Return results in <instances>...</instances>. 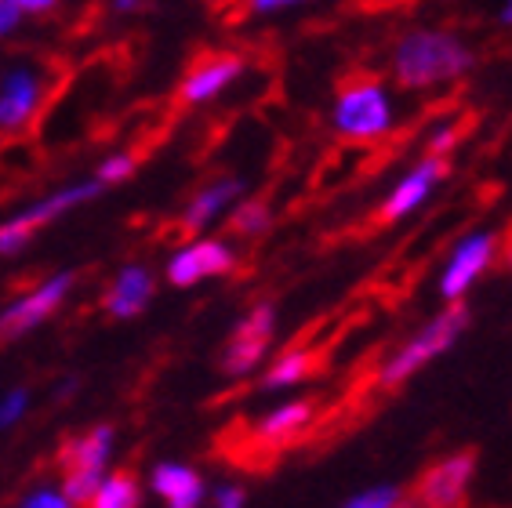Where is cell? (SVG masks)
Instances as JSON below:
<instances>
[{
  "label": "cell",
  "mask_w": 512,
  "mask_h": 508,
  "mask_svg": "<svg viewBox=\"0 0 512 508\" xmlns=\"http://www.w3.org/2000/svg\"><path fill=\"white\" fill-rule=\"evenodd\" d=\"M502 22H505V26H512V0L502 8Z\"/></svg>",
  "instance_id": "4dcf8cb0"
},
{
  "label": "cell",
  "mask_w": 512,
  "mask_h": 508,
  "mask_svg": "<svg viewBox=\"0 0 512 508\" xmlns=\"http://www.w3.org/2000/svg\"><path fill=\"white\" fill-rule=\"evenodd\" d=\"M109 454H113V425H95V429H88L84 436H77V440H69L66 447H62L59 461L62 469H106Z\"/></svg>",
  "instance_id": "9a60e30c"
},
{
  "label": "cell",
  "mask_w": 512,
  "mask_h": 508,
  "mask_svg": "<svg viewBox=\"0 0 512 508\" xmlns=\"http://www.w3.org/2000/svg\"><path fill=\"white\" fill-rule=\"evenodd\" d=\"M15 4H22V11H51L59 0H15Z\"/></svg>",
  "instance_id": "f1b7e54d"
},
{
  "label": "cell",
  "mask_w": 512,
  "mask_h": 508,
  "mask_svg": "<svg viewBox=\"0 0 512 508\" xmlns=\"http://www.w3.org/2000/svg\"><path fill=\"white\" fill-rule=\"evenodd\" d=\"M465 320H469L465 305L462 302H451L444 313L433 316V320L425 323L422 331L414 334L404 349L393 352V360H389L382 371H378V385H382V389H396V385H404L411 374L422 371L425 363H433L440 352L451 349L454 338L465 331Z\"/></svg>",
  "instance_id": "7a4b0ae2"
},
{
  "label": "cell",
  "mask_w": 512,
  "mask_h": 508,
  "mask_svg": "<svg viewBox=\"0 0 512 508\" xmlns=\"http://www.w3.org/2000/svg\"><path fill=\"white\" fill-rule=\"evenodd\" d=\"M138 479L131 472H113V476H102L99 490H95V498L91 505L99 508H135L138 505Z\"/></svg>",
  "instance_id": "d6986e66"
},
{
  "label": "cell",
  "mask_w": 512,
  "mask_h": 508,
  "mask_svg": "<svg viewBox=\"0 0 512 508\" xmlns=\"http://www.w3.org/2000/svg\"><path fill=\"white\" fill-rule=\"evenodd\" d=\"M99 483H102V472L99 469H69L66 472V483H62V494H66L69 505H84V501L95 498Z\"/></svg>",
  "instance_id": "44dd1931"
},
{
  "label": "cell",
  "mask_w": 512,
  "mask_h": 508,
  "mask_svg": "<svg viewBox=\"0 0 512 508\" xmlns=\"http://www.w3.org/2000/svg\"><path fill=\"white\" fill-rule=\"evenodd\" d=\"M22 4H15V0H0V37H8L15 26L22 22Z\"/></svg>",
  "instance_id": "484cf974"
},
{
  "label": "cell",
  "mask_w": 512,
  "mask_h": 508,
  "mask_svg": "<svg viewBox=\"0 0 512 508\" xmlns=\"http://www.w3.org/2000/svg\"><path fill=\"white\" fill-rule=\"evenodd\" d=\"M491 258H494V236L491 233L465 236L462 244L454 247L451 262H447L444 276H440V294H444L447 302H458V298L476 284V276L491 265Z\"/></svg>",
  "instance_id": "ba28073f"
},
{
  "label": "cell",
  "mask_w": 512,
  "mask_h": 508,
  "mask_svg": "<svg viewBox=\"0 0 512 508\" xmlns=\"http://www.w3.org/2000/svg\"><path fill=\"white\" fill-rule=\"evenodd\" d=\"M215 505L218 508H240V505H244V490H240V487H222L215 494Z\"/></svg>",
  "instance_id": "83f0119b"
},
{
  "label": "cell",
  "mask_w": 512,
  "mask_h": 508,
  "mask_svg": "<svg viewBox=\"0 0 512 508\" xmlns=\"http://www.w3.org/2000/svg\"><path fill=\"white\" fill-rule=\"evenodd\" d=\"M149 298H153V276H149L146 265H124L117 280H113V287L106 291V298H102V305H106L109 316L131 320V316L146 309Z\"/></svg>",
  "instance_id": "7c38bea8"
},
{
  "label": "cell",
  "mask_w": 512,
  "mask_h": 508,
  "mask_svg": "<svg viewBox=\"0 0 512 508\" xmlns=\"http://www.w3.org/2000/svg\"><path fill=\"white\" fill-rule=\"evenodd\" d=\"M22 505H26V508H66L69 501H66V494H62V490L40 487V490H33V494H26V498H22Z\"/></svg>",
  "instance_id": "d4e9b609"
},
{
  "label": "cell",
  "mask_w": 512,
  "mask_h": 508,
  "mask_svg": "<svg viewBox=\"0 0 512 508\" xmlns=\"http://www.w3.org/2000/svg\"><path fill=\"white\" fill-rule=\"evenodd\" d=\"M233 262H237V254L229 251V244H222V240H193L189 247L171 254L168 280L175 287H193L200 280H207V276L229 273Z\"/></svg>",
  "instance_id": "52a82bcc"
},
{
  "label": "cell",
  "mask_w": 512,
  "mask_h": 508,
  "mask_svg": "<svg viewBox=\"0 0 512 508\" xmlns=\"http://www.w3.org/2000/svg\"><path fill=\"white\" fill-rule=\"evenodd\" d=\"M454 138H458V127H440V131H436V135H433V142H429V149H433V153H440V157H444L447 149H451Z\"/></svg>",
  "instance_id": "4316f807"
},
{
  "label": "cell",
  "mask_w": 512,
  "mask_h": 508,
  "mask_svg": "<svg viewBox=\"0 0 512 508\" xmlns=\"http://www.w3.org/2000/svg\"><path fill=\"white\" fill-rule=\"evenodd\" d=\"M400 501V490L396 487H375V490H360L356 498H349V508H389Z\"/></svg>",
  "instance_id": "cb8c5ba5"
},
{
  "label": "cell",
  "mask_w": 512,
  "mask_h": 508,
  "mask_svg": "<svg viewBox=\"0 0 512 508\" xmlns=\"http://www.w3.org/2000/svg\"><path fill=\"white\" fill-rule=\"evenodd\" d=\"M142 4H146V0H113V8L117 11H138Z\"/></svg>",
  "instance_id": "f546056e"
},
{
  "label": "cell",
  "mask_w": 512,
  "mask_h": 508,
  "mask_svg": "<svg viewBox=\"0 0 512 508\" xmlns=\"http://www.w3.org/2000/svg\"><path fill=\"white\" fill-rule=\"evenodd\" d=\"M135 167H138L135 153H113V157L99 164L95 178H99L102 186H120V182H128V178L135 175Z\"/></svg>",
  "instance_id": "7402d4cb"
},
{
  "label": "cell",
  "mask_w": 512,
  "mask_h": 508,
  "mask_svg": "<svg viewBox=\"0 0 512 508\" xmlns=\"http://www.w3.org/2000/svg\"><path fill=\"white\" fill-rule=\"evenodd\" d=\"M476 472V454L465 450V454H451L440 465L425 472L422 483H418V501L422 505H458L465 501V490L473 483Z\"/></svg>",
  "instance_id": "9c48e42d"
},
{
  "label": "cell",
  "mask_w": 512,
  "mask_h": 508,
  "mask_svg": "<svg viewBox=\"0 0 512 508\" xmlns=\"http://www.w3.org/2000/svg\"><path fill=\"white\" fill-rule=\"evenodd\" d=\"M40 80L30 69H11L0 84V127H22L37 113Z\"/></svg>",
  "instance_id": "4fadbf2b"
},
{
  "label": "cell",
  "mask_w": 512,
  "mask_h": 508,
  "mask_svg": "<svg viewBox=\"0 0 512 508\" xmlns=\"http://www.w3.org/2000/svg\"><path fill=\"white\" fill-rule=\"evenodd\" d=\"M444 175H447V160L440 157V153H429V157L389 193V200L382 204V222H396V218L411 215L414 207H422V200L433 193V186Z\"/></svg>",
  "instance_id": "8fae6325"
},
{
  "label": "cell",
  "mask_w": 512,
  "mask_h": 508,
  "mask_svg": "<svg viewBox=\"0 0 512 508\" xmlns=\"http://www.w3.org/2000/svg\"><path fill=\"white\" fill-rule=\"evenodd\" d=\"M473 66V51L462 40L440 30H418L396 44L393 73L396 84L407 91H422L462 77Z\"/></svg>",
  "instance_id": "6da1fadb"
},
{
  "label": "cell",
  "mask_w": 512,
  "mask_h": 508,
  "mask_svg": "<svg viewBox=\"0 0 512 508\" xmlns=\"http://www.w3.org/2000/svg\"><path fill=\"white\" fill-rule=\"evenodd\" d=\"M240 193H244V182H237V178H222L215 186H204L186 207V229H193V233L207 229Z\"/></svg>",
  "instance_id": "2e32d148"
},
{
  "label": "cell",
  "mask_w": 512,
  "mask_h": 508,
  "mask_svg": "<svg viewBox=\"0 0 512 508\" xmlns=\"http://www.w3.org/2000/svg\"><path fill=\"white\" fill-rule=\"evenodd\" d=\"M316 367V356L309 349H291L284 352L280 360L269 367L266 374V389H287V385H298V381H306Z\"/></svg>",
  "instance_id": "ac0fdd59"
},
{
  "label": "cell",
  "mask_w": 512,
  "mask_h": 508,
  "mask_svg": "<svg viewBox=\"0 0 512 508\" xmlns=\"http://www.w3.org/2000/svg\"><path fill=\"white\" fill-rule=\"evenodd\" d=\"M273 215H269V207L262 200H247V204L233 207V215H229V229L237 236H258L266 233Z\"/></svg>",
  "instance_id": "ffe728a7"
},
{
  "label": "cell",
  "mask_w": 512,
  "mask_h": 508,
  "mask_svg": "<svg viewBox=\"0 0 512 508\" xmlns=\"http://www.w3.org/2000/svg\"><path fill=\"white\" fill-rule=\"evenodd\" d=\"M309 418H313V403L309 400H295V403H284V407H276L262 418L258 425V436L269 443H284L291 440L298 429H306Z\"/></svg>",
  "instance_id": "e0dca14e"
},
{
  "label": "cell",
  "mask_w": 512,
  "mask_h": 508,
  "mask_svg": "<svg viewBox=\"0 0 512 508\" xmlns=\"http://www.w3.org/2000/svg\"><path fill=\"white\" fill-rule=\"evenodd\" d=\"M276 331V309L273 305H255L244 320L237 323V331L229 334L226 356H222V367H226L229 378H244L262 363L269 342H273Z\"/></svg>",
  "instance_id": "8992f818"
},
{
  "label": "cell",
  "mask_w": 512,
  "mask_h": 508,
  "mask_svg": "<svg viewBox=\"0 0 512 508\" xmlns=\"http://www.w3.org/2000/svg\"><path fill=\"white\" fill-rule=\"evenodd\" d=\"M149 483H153V490H157L171 508H193L204 501V479L193 469H186V465H175V461L157 465Z\"/></svg>",
  "instance_id": "5bb4252c"
},
{
  "label": "cell",
  "mask_w": 512,
  "mask_h": 508,
  "mask_svg": "<svg viewBox=\"0 0 512 508\" xmlns=\"http://www.w3.org/2000/svg\"><path fill=\"white\" fill-rule=\"evenodd\" d=\"M102 189H106V186H102L99 178H95V182H84V186H66V189H59V193H51V196H44V200H37L33 207H26L22 215L8 218V222L0 225V254L22 251V247L33 240V233H37V229L51 225L55 218L69 215V211H73V207H80L84 200H95Z\"/></svg>",
  "instance_id": "277c9868"
},
{
  "label": "cell",
  "mask_w": 512,
  "mask_h": 508,
  "mask_svg": "<svg viewBox=\"0 0 512 508\" xmlns=\"http://www.w3.org/2000/svg\"><path fill=\"white\" fill-rule=\"evenodd\" d=\"M73 280H77L73 273H55L40 287H33L30 294H22L19 302H11L8 309L0 313V342H15V338H22V334L37 331L40 323L48 320V316L66 302Z\"/></svg>",
  "instance_id": "5b68a950"
},
{
  "label": "cell",
  "mask_w": 512,
  "mask_h": 508,
  "mask_svg": "<svg viewBox=\"0 0 512 508\" xmlns=\"http://www.w3.org/2000/svg\"><path fill=\"white\" fill-rule=\"evenodd\" d=\"M335 131L353 142H371V138H382L389 127H393V102H389V91L378 84V80H360V84H349L342 88V95L335 98Z\"/></svg>",
  "instance_id": "3957f363"
},
{
  "label": "cell",
  "mask_w": 512,
  "mask_h": 508,
  "mask_svg": "<svg viewBox=\"0 0 512 508\" xmlns=\"http://www.w3.org/2000/svg\"><path fill=\"white\" fill-rule=\"evenodd\" d=\"M509 265H512V244H509Z\"/></svg>",
  "instance_id": "d6a6232c"
},
{
  "label": "cell",
  "mask_w": 512,
  "mask_h": 508,
  "mask_svg": "<svg viewBox=\"0 0 512 508\" xmlns=\"http://www.w3.org/2000/svg\"><path fill=\"white\" fill-rule=\"evenodd\" d=\"M244 73V59L240 55H211V59L197 62L189 69L182 88H178V98L186 106H200V102H211L218 91H226L233 80Z\"/></svg>",
  "instance_id": "30bf717a"
},
{
  "label": "cell",
  "mask_w": 512,
  "mask_h": 508,
  "mask_svg": "<svg viewBox=\"0 0 512 508\" xmlns=\"http://www.w3.org/2000/svg\"><path fill=\"white\" fill-rule=\"evenodd\" d=\"M26 407H30V392L26 389H11L4 400H0V429H11L15 421L26 414Z\"/></svg>",
  "instance_id": "603a6c76"
},
{
  "label": "cell",
  "mask_w": 512,
  "mask_h": 508,
  "mask_svg": "<svg viewBox=\"0 0 512 508\" xmlns=\"http://www.w3.org/2000/svg\"><path fill=\"white\" fill-rule=\"evenodd\" d=\"M287 4H298V0H280V8H287Z\"/></svg>",
  "instance_id": "1f68e13d"
}]
</instances>
